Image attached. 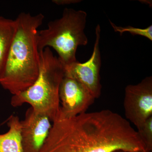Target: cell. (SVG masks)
Segmentation results:
<instances>
[{
  "label": "cell",
  "mask_w": 152,
  "mask_h": 152,
  "mask_svg": "<svg viewBox=\"0 0 152 152\" xmlns=\"http://www.w3.org/2000/svg\"><path fill=\"white\" fill-rule=\"evenodd\" d=\"M52 122L39 152H147L129 121L110 110L70 118L60 113Z\"/></svg>",
  "instance_id": "6da1fadb"
},
{
  "label": "cell",
  "mask_w": 152,
  "mask_h": 152,
  "mask_svg": "<svg viewBox=\"0 0 152 152\" xmlns=\"http://www.w3.org/2000/svg\"><path fill=\"white\" fill-rule=\"evenodd\" d=\"M45 16L22 12L15 20V31L5 64L0 75V85L13 95L28 88L35 82L40 67L38 28Z\"/></svg>",
  "instance_id": "7a4b0ae2"
},
{
  "label": "cell",
  "mask_w": 152,
  "mask_h": 152,
  "mask_svg": "<svg viewBox=\"0 0 152 152\" xmlns=\"http://www.w3.org/2000/svg\"><path fill=\"white\" fill-rule=\"evenodd\" d=\"M40 67L35 82L28 88L13 95L11 104L14 107L29 104L38 113L53 122L59 115V88L64 77V67L50 48L39 51Z\"/></svg>",
  "instance_id": "3957f363"
},
{
  "label": "cell",
  "mask_w": 152,
  "mask_h": 152,
  "mask_svg": "<svg viewBox=\"0 0 152 152\" xmlns=\"http://www.w3.org/2000/svg\"><path fill=\"white\" fill-rule=\"evenodd\" d=\"M87 17L85 11L66 8L61 18L51 21L48 28L38 31L39 51L48 47L53 48L64 66L77 61L78 47L88 43L85 33Z\"/></svg>",
  "instance_id": "277c9868"
},
{
  "label": "cell",
  "mask_w": 152,
  "mask_h": 152,
  "mask_svg": "<svg viewBox=\"0 0 152 152\" xmlns=\"http://www.w3.org/2000/svg\"><path fill=\"white\" fill-rule=\"evenodd\" d=\"M126 118L138 129L152 116V77L125 89L124 102Z\"/></svg>",
  "instance_id": "5b68a950"
},
{
  "label": "cell",
  "mask_w": 152,
  "mask_h": 152,
  "mask_svg": "<svg viewBox=\"0 0 152 152\" xmlns=\"http://www.w3.org/2000/svg\"><path fill=\"white\" fill-rule=\"evenodd\" d=\"M96 40L94 50L89 59L85 63L77 61L64 66V76L76 79L88 90L95 99L99 97L102 86L100 71L101 56L100 50L101 27L98 25L95 30Z\"/></svg>",
  "instance_id": "8992f818"
},
{
  "label": "cell",
  "mask_w": 152,
  "mask_h": 152,
  "mask_svg": "<svg viewBox=\"0 0 152 152\" xmlns=\"http://www.w3.org/2000/svg\"><path fill=\"white\" fill-rule=\"evenodd\" d=\"M60 115L66 118L86 113L95 98L88 90L76 79L65 76L59 88Z\"/></svg>",
  "instance_id": "52a82bcc"
},
{
  "label": "cell",
  "mask_w": 152,
  "mask_h": 152,
  "mask_svg": "<svg viewBox=\"0 0 152 152\" xmlns=\"http://www.w3.org/2000/svg\"><path fill=\"white\" fill-rule=\"evenodd\" d=\"M20 123L23 151L39 152L51 128L50 121L31 107L27 110L24 119Z\"/></svg>",
  "instance_id": "ba28073f"
},
{
  "label": "cell",
  "mask_w": 152,
  "mask_h": 152,
  "mask_svg": "<svg viewBox=\"0 0 152 152\" xmlns=\"http://www.w3.org/2000/svg\"><path fill=\"white\" fill-rule=\"evenodd\" d=\"M9 131L0 134V152H23L21 135L20 121L12 115L8 119Z\"/></svg>",
  "instance_id": "9c48e42d"
},
{
  "label": "cell",
  "mask_w": 152,
  "mask_h": 152,
  "mask_svg": "<svg viewBox=\"0 0 152 152\" xmlns=\"http://www.w3.org/2000/svg\"><path fill=\"white\" fill-rule=\"evenodd\" d=\"M15 27V20L0 16V75L5 64Z\"/></svg>",
  "instance_id": "30bf717a"
},
{
  "label": "cell",
  "mask_w": 152,
  "mask_h": 152,
  "mask_svg": "<svg viewBox=\"0 0 152 152\" xmlns=\"http://www.w3.org/2000/svg\"><path fill=\"white\" fill-rule=\"evenodd\" d=\"M110 23L114 31L116 32L119 33L121 36L124 33L128 32L130 33L133 36L139 35L145 37L152 40V25L145 28H140L128 26L126 27L118 26L110 21Z\"/></svg>",
  "instance_id": "8fae6325"
},
{
  "label": "cell",
  "mask_w": 152,
  "mask_h": 152,
  "mask_svg": "<svg viewBox=\"0 0 152 152\" xmlns=\"http://www.w3.org/2000/svg\"><path fill=\"white\" fill-rule=\"evenodd\" d=\"M137 131L146 147L148 152H152V116L150 117Z\"/></svg>",
  "instance_id": "7c38bea8"
},
{
  "label": "cell",
  "mask_w": 152,
  "mask_h": 152,
  "mask_svg": "<svg viewBox=\"0 0 152 152\" xmlns=\"http://www.w3.org/2000/svg\"><path fill=\"white\" fill-rule=\"evenodd\" d=\"M52 2L58 5H66L80 2L79 0H53Z\"/></svg>",
  "instance_id": "4fadbf2b"
},
{
  "label": "cell",
  "mask_w": 152,
  "mask_h": 152,
  "mask_svg": "<svg viewBox=\"0 0 152 152\" xmlns=\"http://www.w3.org/2000/svg\"><path fill=\"white\" fill-rule=\"evenodd\" d=\"M115 152H132L126 151H116ZM152 152L139 151V152Z\"/></svg>",
  "instance_id": "5bb4252c"
}]
</instances>
